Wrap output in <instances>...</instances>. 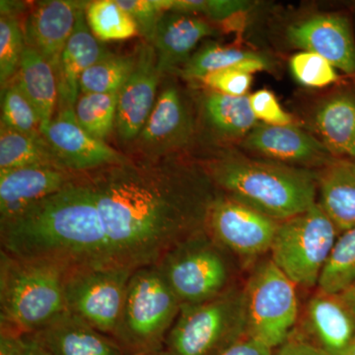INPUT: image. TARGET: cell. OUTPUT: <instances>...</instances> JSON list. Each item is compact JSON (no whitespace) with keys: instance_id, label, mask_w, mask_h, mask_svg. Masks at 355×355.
I'll return each mask as SVG.
<instances>
[{"instance_id":"6da1fadb","label":"cell","mask_w":355,"mask_h":355,"mask_svg":"<svg viewBox=\"0 0 355 355\" xmlns=\"http://www.w3.org/2000/svg\"><path fill=\"white\" fill-rule=\"evenodd\" d=\"M85 175L112 261L135 270L205 230L217 189L198 162L174 156L128 158Z\"/></svg>"},{"instance_id":"7a4b0ae2","label":"cell","mask_w":355,"mask_h":355,"mask_svg":"<svg viewBox=\"0 0 355 355\" xmlns=\"http://www.w3.org/2000/svg\"><path fill=\"white\" fill-rule=\"evenodd\" d=\"M0 240L4 253L55 263L67 270L116 266L84 174L62 191L0 222Z\"/></svg>"},{"instance_id":"3957f363","label":"cell","mask_w":355,"mask_h":355,"mask_svg":"<svg viewBox=\"0 0 355 355\" xmlns=\"http://www.w3.org/2000/svg\"><path fill=\"white\" fill-rule=\"evenodd\" d=\"M217 190L277 221L304 214L316 205L317 173L232 147H221L198 161Z\"/></svg>"},{"instance_id":"277c9868","label":"cell","mask_w":355,"mask_h":355,"mask_svg":"<svg viewBox=\"0 0 355 355\" xmlns=\"http://www.w3.org/2000/svg\"><path fill=\"white\" fill-rule=\"evenodd\" d=\"M65 268L0 253V324L24 335L37 333L69 312Z\"/></svg>"},{"instance_id":"5b68a950","label":"cell","mask_w":355,"mask_h":355,"mask_svg":"<svg viewBox=\"0 0 355 355\" xmlns=\"http://www.w3.org/2000/svg\"><path fill=\"white\" fill-rule=\"evenodd\" d=\"M181 306L157 265L135 270L113 338L125 355L158 354Z\"/></svg>"},{"instance_id":"8992f818","label":"cell","mask_w":355,"mask_h":355,"mask_svg":"<svg viewBox=\"0 0 355 355\" xmlns=\"http://www.w3.org/2000/svg\"><path fill=\"white\" fill-rule=\"evenodd\" d=\"M338 230L319 203L280 221L270 249L272 261L296 286L318 284Z\"/></svg>"},{"instance_id":"52a82bcc","label":"cell","mask_w":355,"mask_h":355,"mask_svg":"<svg viewBox=\"0 0 355 355\" xmlns=\"http://www.w3.org/2000/svg\"><path fill=\"white\" fill-rule=\"evenodd\" d=\"M245 324L244 294L225 291L220 295L181 306L166 338L168 355H216Z\"/></svg>"},{"instance_id":"ba28073f","label":"cell","mask_w":355,"mask_h":355,"mask_svg":"<svg viewBox=\"0 0 355 355\" xmlns=\"http://www.w3.org/2000/svg\"><path fill=\"white\" fill-rule=\"evenodd\" d=\"M247 336L270 349L288 340L298 316L296 284L272 260L252 275L244 293Z\"/></svg>"},{"instance_id":"9c48e42d","label":"cell","mask_w":355,"mask_h":355,"mask_svg":"<svg viewBox=\"0 0 355 355\" xmlns=\"http://www.w3.org/2000/svg\"><path fill=\"white\" fill-rule=\"evenodd\" d=\"M157 266L181 305L205 302L227 291V263L207 229L173 248Z\"/></svg>"},{"instance_id":"30bf717a","label":"cell","mask_w":355,"mask_h":355,"mask_svg":"<svg viewBox=\"0 0 355 355\" xmlns=\"http://www.w3.org/2000/svg\"><path fill=\"white\" fill-rule=\"evenodd\" d=\"M135 270L125 268H83L64 273L67 310L113 338Z\"/></svg>"},{"instance_id":"8fae6325","label":"cell","mask_w":355,"mask_h":355,"mask_svg":"<svg viewBox=\"0 0 355 355\" xmlns=\"http://www.w3.org/2000/svg\"><path fill=\"white\" fill-rule=\"evenodd\" d=\"M279 222L221 195L210 207L205 229L217 244L252 257L270 251Z\"/></svg>"},{"instance_id":"7c38bea8","label":"cell","mask_w":355,"mask_h":355,"mask_svg":"<svg viewBox=\"0 0 355 355\" xmlns=\"http://www.w3.org/2000/svg\"><path fill=\"white\" fill-rule=\"evenodd\" d=\"M196 130L190 100L177 84L168 83L159 91L153 113L135 141L142 157H167L190 146Z\"/></svg>"},{"instance_id":"4fadbf2b","label":"cell","mask_w":355,"mask_h":355,"mask_svg":"<svg viewBox=\"0 0 355 355\" xmlns=\"http://www.w3.org/2000/svg\"><path fill=\"white\" fill-rule=\"evenodd\" d=\"M41 132L60 165L76 174H87L128 158L86 132L77 121L73 107H62Z\"/></svg>"},{"instance_id":"5bb4252c","label":"cell","mask_w":355,"mask_h":355,"mask_svg":"<svg viewBox=\"0 0 355 355\" xmlns=\"http://www.w3.org/2000/svg\"><path fill=\"white\" fill-rule=\"evenodd\" d=\"M254 157L293 167L320 170L335 159L321 140L293 123L286 125L259 123L239 144Z\"/></svg>"},{"instance_id":"9a60e30c","label":"cell","mask_w":355,"mask_h":355,"mask_svg":"<svg viewBox=\"0 0 355 355\" xmlns=\"http://www.w3.org/2000/svg\"><path fill=\"white\" fill-rule=\"evenodd\" d=\"M155 50L149 43L139 46L137 64L119 92L116 128L125 142L137 139L153 113L161 78Z\"/></svg>"},{"instance_id":"2e32d148","label":"cell","mask_w":355,"mask_h":355,"mask_svg":"<svg viewBox=\"0 0 355 355\" xmlns=\"http://www.w3.org/2000/svg\"><path fill=\"white\" fill-rule=\"evenodd\" d=\"M289 43L326 58L335 69L355 74V41L349 21L338 14H322L289 26Z\"/></svg>"},{"instance_id":"e0dca14e","label":"cell","mask_w":355,"mask_h":355,"mask_svg":"<svg viewBox=\"0 0 355 355\" xmlns=\"http://www.w3.org/2000/svg\"><path fill=\"white\" fill-rule=\"evenodd\" d=\"M87 3L74 0H44L37 3L25 20L23 32L26 46L43 55L55 73L79 12Z\"/></svg>"},{"instance_id":"ac0fdd59","label":"cell","mask_w":355,"mask_h":355,"mask_svg":"<svg viewBox=\"0 0 355 355\" xmlns=\"http://www.w3.org/2000/svg\"><path fill=\"white\" fill-rule=\"evenodd\" d=\"M80 175L53 166L0 171V222L67 188Z\"/></svg>"},{"instance_id":"d6986e66","label":"cell","mask_w":355,"mask_h":355,"mask_svg":"<svg viewBox=\"0 0 355 355\" xmlns=\"http://www.w3.org/2000/svg\"><path fill=\"white\" fill-rule=\"evenodd\" d=\"M216 31L200 16L167 11L159 20L150 44L157 57L161 76L177 73L193 55L202 39Z\"/></svg>"},{"instance_id":"ffe728a7","label":"cell","mask_w":355,"mask_h":355,"mask_svg":"<svg viewBox=\"0 0 355 355\" xmlns=\"http://www.w3.org/2000/svg\"><path fill=\"white\" fill-rule=\"evenodd\" d=\"M31 335L51 355H125L112 336L69 312Z\"/></svg>"},{"instance_id":"44dd1931","label":"cell","mask_w":355,"mask_h":355,"mask_svg":"<svg viewBox=\"0 0 355 355\" xmlns=\"http://www.w3.org/2000/svg\"><path fill=\"white\" fill-rule=\"evenodd\" d=\"M86 6L79 12L76 27L65 44L58 64L57 77L60 107H74L80 95L81 76L109 53L89 28Z\"/></svg>"},{"instance_id":"7402d4cb","label":"cell","mask_w":355,"mask_h":355,"mask_svg":"<svg viewBox=\"0 0 355 355\" xmlns=\"http://www.w3.org/2000/svg\"><path fill=\"white\" fill-rule=\"evenodd\" d=\"M198 110L207 132L223 147L239 146L259 123L249 95L234 97L209 90L200 97Z\"/></svg>"},{"instance_id":"603a6c76","label":"cell","mask_w":355,"mask_h":355,"mask_svg":"<svg viewBox=\"0 0 355 355\" xmlns=\"http://www.w3.org/2000/svg\"><path fill=\"white\" fill-rule=\"evenodd\" d=\"M308 322L319 349L340 355L355 342V318L338 297L319 291L307 307Z\"/></svg>"},{"instance_id":"cb8c5ba5","label":"cell","mask_w":355,"mask_h":355,"mask_svg":"<svg viewBox=\"0 0 355 355\" xmlns=\"http://www.w3.org/2000/svg\"><path fill=\"white\" fill-rule=\"evenodd\" d=\"M319 139L336 158L355 160V93H336L315 111Z\"/></svg>"},{"instance_id":"d4e9b609","label":"cell","mask_w":355,"mask_h":355,"mask_svg":"<svg viewBox=\"0 0 355 355\" xmlns=\"http://www.w3.org/2000/svg\"><path fill=\"white\" fill-rule=\"evenodd\" d=\"M322 209L338 232L355 226V160L336 158L317 173Z\"/></svg>"},{"instance_id":"484cf974","label":"cell","mask_w":355,"mask_h":355,"mask_svg":"<svg viewBox=\"0 0 355 355\" xmlns=\"http://www.w3.org/2000/svg\"><path fill=\"white\" fill-rule=\"evenodd\" d=\"M17 73L16 83L36 109L42 132L55 116L60 100L57 73L43 55L27 46Z\"/></svg>"},{"instance_id":"4316f807","label":"cell","mask_w":355,"mask_h":355,"mask_svg":"<svg viewBox=\"0 0 355 355\" xmlns=\"http://www.w3.org/2000/svg\"><path fill=\"white\" fill-rule=\"evenodd\" d=\"M272 67L270 60L261 53L219 44H207L193 53L177 73L188 80H200L218 70L235 69L246 73L266 71Z\"/></svg>"},{"instance_id":"83f0119b","label":"cell","mask_w":355,"mask_h":355,"mask_svg":"<svg viewBox=\"0 0 355 355\" xmlns=\"http://www.w3.org/2000/svg\"><path fill=\"white\" fill-rule=\"evenodd\" d=\"M32 166L64 168L43 135H26L1 127L0 171Z\"/></svg>"},{"instance_id":"f1b7e54d","label":"cell","mask_w":355,"mask_h":355,"mask_svg":"<svg viewBox=\"0 0 355 355\" xmlns=\"http://www.w3.org/2000/svg\"><path fill=\"white\" fill-rule=\"evenodd\" d=\"M355 282V226L338 235L320 275V291L338 295Z\"/></svg>"},{"instance_id":"f546056e","label":"cell","mask_w":355,"mask_h":355,"mask_svg":"<svg viewBox=\"0 0 355 355\" xmlns=\"http://www.w3.org/2000/svg\"><path fill=\"white\" fill-rule=\"evenodd\" d=\"M137 64V53L130 55L109 53L81 76L80 94L119 93Z\"/></svg>"},{"instance_id":"4dcf8cb0","label":"cell","mask_w":355,"mask_h":355,"mask_svg":"<svg viewBox=\"0 0 355 355\" xmlns=\"http://www.w3.org/2000/svg\"><path fill=\"white\" fill-rule=\"evenodd\" d=\"M85 14L91 32L99 41H120L139 34L135 21L116 0L88 2Z\"/></svg>"},{"instance_id":"1f68e13d","label":"cell","mask_w":355,"mask_h":355,"mask_svg":"<svg viewBox=\"0 0 355 355\" xmlns=\"http://www.w3.org/2000/svg\"><path fill=\"white\" fill-rule=\"evenodd\" d=\"M118 101L119 93L80 94L73 107L76 120L92 137L105 141L116 125Z\"/></svg>"},{"instance_id":"d6a6232c","label":"cell","mask_w":355,"mask_h":355,"mask_svg":"<svg viewBox=\"0 0 355 355\" xmlns=\"http://www.w3.org/2000/svg\"><path fill=\"white\" fill-rule=\"evenodd\" d=\"M1 127L26 135H42L41 119L16 83L6 89L2 97Z\"/></svg>"},{"instance_id":"836d02e7","label":"cell","mask_w":355,"mask_h":355,"mask_svg":"<svg viewBox=\"0 0 355 355\" xmlns=\"http://www.w3.org/2000/svg\"><path fill=\"white\" fill-rule=\"evenodd\" d=\"M26 44L24 32L15 14L0 16V83L1 87L18 72Z\"/></svg>"},{"instance_id":"e575fe53","label":"cell","mask_w":355,"mask_h":355,"mask_svg":"<svg viewBox=\"0 0 355 355\" xmlns=\"http://www.w3.org/2000/svg\"><path fill=\"white\" fill-rule=\"evenodd\" d=\"M253 4L244 0H169L168 11L205 16L210 20L226 23L251 10Z\"/></svg>"},{"instance_id":"d590c367","label":"cell","mask_w":355,"mask_h":355,"mask_svg":"<svg viewBox=\"0 0 355 355\" xmlns=\"http://www.w3.org/2000/svg\"><path fill=\"white\" fill-rule=\"evenodd\" d=\"M289 64L294 78L306 87H327L338 79L335 67L326 58L310 51L296 53Z\"/></svg>"},{"instance_id":"8d00e7d4","label":"cell","mask_w":355,"mask_h":355,"mask_svg":"<svg viewBox=\"0 0 355 355\" xmlns=\"http://www.w3.org/2000/svg\"><path fill=\"white\" fill-rule=\"evenodd\" d=\"M132 18L139 34L150 43L159 20L168 11L169 0H116Z\"/></svg>"},{"instance_id":"74e56055","label":"cell","mask_w":355,"mask_h":355,"mask_svg":"<svg viewBox=\"0 0 355 355\" xmlns=\"http://www.w3.org/2000/svg\"><path fill=\"white\" fill-rule=\"evenodd\" d=\"M198 81L210 91L234 97H243L247 95L251 87L253 76L239 69H227L212 72Z\"/></svg>"},{"instance_id":"f35d334b","label":"cell","mask_w":355,"mask_h":355,"mask_svg":"<svg viewBox=\"0 0 355 355\" xmlns=\"http://www.w3.org/2000/svg\"><path fill=\"white\" fill-rule=\"evenodd\" d=\"M250 106L258 121L266 125H292L291 114L286 113L272 91L261 89L249 95Z\"/></svg>"},{"instance_id":"ab89813d","label":"cell","mask_w":355,"mask_h":355,"mask_svg":"<svg viewBox=\"0 0 355 355\" xmlns=\"http://www.w3.org/2000/svg\"><path fill=\"white\" fill-rule=\"evenodd\" d=\"M216 355H275L272 349L268 347L260 340H254L251 336L239 338L229 343Z\"/></svg>"},{"instance_id":"60d3db41","label":"cell","mask_w":355,"mask_h":355,"mask_svg":"<svg viewBox=\"0 0 355 355\" xmlns=\"http://www.w3.org/2000/svg\"><path fill=\"white\" fill-rule=\"evenodd\" d=\"M27 347V335L1 327L0 330V355H23Z\"/></svg>"},{"instance_id":"b9f144b4","label":"cell","mask_w":355,"mask_h":355,"mask_svg":"<svg viewBox=\"0 0 355 355\" xmlns=\"http://www.w3.org/2000/svg\"><path fill=\"white\" fill-rule=\"evenodd\" d=\"M275 355H327L316 345L297 340H287Z\"/></svg>"},{"instance_id":"7bdbcfd3","label":"cell","mask_w":355,"mask_h":355,"mask_svg":"<svg viewBox=\"0 0 355 355\" xmlns=\"http://www.w3.org/2000/svg\"><path fill=\"white\" fill-rule=\"evenodd\" d=\"M23 355H51L34 335H27V347Z\"/></svg>"},{"instance_id":"ee69618b","label":"cell","mask_w":355,"mask_h":355,"mask_svg":"<svg viewBox=\"0 0 355 355\" xmlns=\"http://www.w3.org/2000/svg\"><path fill=\"white\" fill-rule=\"evenodd\" d=\"M338 297L340 299V301L355 318V282L349 288L338 294Z\"/></svg>"},{"instance_id":"f6af8a7d","label":"cell","mask_w":355,"mask_h":355,"mask_svg":"<svg viewBox=\"0 0 355 355\" xmlns=\"http://www.w3.org/2000/svg\"><path fill=\"white\" fill-rule=\"evenodd\" d=\"M340 355H355V342L350 345L349 349L345 350V352Z\"/></svg>"},{"instance_id":"bcb514c9","label":"cell","mask_w":355,"mask_h":355,"mask_svg":"<svg viewBox=\"0 0 355 355\" xmlns=\"http://www.w3.org/2000/svg\"><path fill=\"white\" fill-rule=\"evenodd\" d=\"M154 355H168V354H166L164 350H162V352H158V354H154Z\"/></svg>"}]
</instances>
